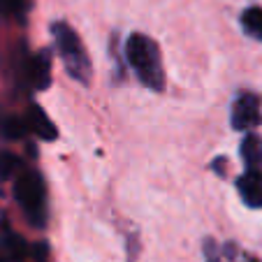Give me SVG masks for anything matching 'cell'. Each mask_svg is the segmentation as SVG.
<instances>
[{
  "label": "cell",
  "mask_w": 262,
  "mask_h": 262,
  "mask_svg": "<svg viewBox=\"0 0 262 262\" xmlns=\"http://www.w3.org/2000/svg\"><path fill=\"white\" fill-rule=\"evenodd\" d=\"M125 60L135 70L137 79L142 81L146 89L160 91L165 89V70L163 58H160V47L154 37H148L144 33H133L125 42Z\"/></svg>",
  "instance_id": "6da1fadb"
},
{
  "label": "cell",
  "mask_w": 262,
  "mask_h": 262,
  "mask_svg": "<svg viewBox=\"0 0 262 262\" xmlns=\"http://www.w3.org/2000/svg\"><path fill=\"white\" fill-rule=\"evenodd\" d=\"M51 33H54L56 49H58L60 60H63L68 74L74 81H79V84H91L93 65H91L86 47H84V42H81V37L77 35V30L70 28L65 21H56V24L51 26Z\"/></svg>",
  "instance_id": "7a4b0ae2"
},
{
  "label": "cell",
  "mask_w": 262,
  "mask_h": 262,
  "mask_svg": "<svg viewBox=\"0 0 262 262\" xmlns=\"http://www.w3.org/2000/svg\"><path fill=\"white\" fill-rule=\"evenodd\" d=\"M14 198L21 204L30 225L42 228L47 221V186H45L42 174L35 172V169L19 174L16 186H14Z\"/></svg>",
  "instance_id": "3957f363"
},
{
  "label": "cell",
  "mask_w": 262,
  "mask_h": 262,
  "mask_svg": "<svg viewBox=\"0 0 262 262\" xmlns=\"http://www.w3.org/2000/svg\"><path fill=\"white\" fill-rule=\"evenodd\" d=\"M230 123L239 133H248L255 130L262 123V100L257 93L244 91L237 95V100L232 102V112H230Z\"/></svg>",
  "instance_id": "277c9868"
},
{
  "label": "cell",
  "mask_w": 262,
  "mask_h": 262,
  "mask_svg": "<svg viewBox=\"0 0 262 262\" xmlns=\"http://www.w3.org/2000/svg\"><path fill=\"white\" fill-rule=\"evenodd\" d=\"M26 77H28L30 86L37 91L47 89L51 84V56L49 51H37L30 56L28 65H26Z\"/></svg>",
  "instance_id": "5b68a950"
},
{
  "label": "cell",
  "mask_w": 262,
  "mask_h": 262,
  "mask_svg": "<svg viewBox=\"0 0 262 262\" xmlns=\"http://www.w3.org/2000/svg\"><path fill=\"white\" fill-rule=\"evenodd\" d=\"M26 125L33 135H37L45 142H54L58 137V130H56L54 121L47 116V112L40 107V104H30L28 114H26Z\"/></svg>",
  "instance_id": "8992f818"
},
{
  "label": "cell",
  "mask_w": 262,
  "mask_h": 262,
  "mask_svg": "<svg viewBox=\"0 0 262 262\" xmlns=\"http://www.w3.org/2000/svg\"><path fill=\"white\" fill-rule=\"evenodd\" d=\"M237 190L251 209H262V174L246 172L237 181Z\"/></svg>",
  "instance_id": "52a82bcc"
},
{
  "label": "cell",
  "mask_w": 262,
  "mask_h": 262,
  "mask_svg": "<svg viewBox=\"0 0 262 262\" xmlns=\"http://www.w3.org/2000/svg\"><path fill=\"white\" fill-rule=\"evenodd\" d=\"M239 154H242V158H244V163H246L248 172L262 174V137L248 133L246 137L242 139Z\"/></svg>",
  "instance_id": "ba28073f"
},
{
  "label": "cell",
  "mask_w": 262,
  "mask_h": 262,
  "mask_svg": "<svg viewBox=\"0 0 262 262\" xmlns=\"http://www.w3.org/2000/svg\"><path fill=\"white\" fill-rule=\"evenodd\" d=\"M0 251L5 255V260L10 262H24L26 253H28V246L26 242L14 232H5L3 234V244H0Z\"/></svg>",
  "instance_id": "9c48e42d"
},
{
  "label": "cell",
  "mask_w": 262,
  "mask_h": 262,
  "mask_svg": "<svg viewBox=\"0 0 262 262\" xmlns=\"http://www.w3.org/2000/svg\"><path fill=\"white\" fill-rule=\"evenodd\" d=\"M242 28L253 40L262 42V7H246L242 12Z\"/></svg>",
  "instance_id": "30bf717a"
},
{
  "label": "cell",
  "mask_w": 262,
  "mask_h": 262,
  "mask_svg": "<svg viewBox=\"0 0 262 262\" xmlns=\"http://www.w3.org/2000/svg\"><path fill=\"white\" fill-rule=\"evenodd\" d=\"M26 130H28L26 119H19V116H5V119L0 121V135L5 139H12V142L24 137Z\"/></svg>",
  "instance_id": "8fae6325"
},
{
  "label": "cell",
  "mask_w": 262,
  "mask_h": 262,
  "mask_svg": "<svg viewBox=\"0 0 262 262\" xmlns=\"http://www.w3.org/2000/svg\"><path fill=\"white\" fill-rule=\"evenodd\" d=\"M33 0H0V14L10 19H21L30 10Z\"/></svg>",
  "instance_id": "7c38bea8"
},
{
  "label": "cell",
  "mask_w": 262,
  "mask_h": 262,
  "mask_svg": "<svg viewBox=\"0 0 262 262\" xmlns=\"http://www.w3.org/2000/svg\"><path fill=\"white\" fill-rule=\"evenodd\" d=\"M21 167V160L10 151H0V179H12Z\"/></svg>",
  "instance_id": "4fadbf2b"
},
{
  "label": "cell",
  "mask_w": 262,
  "mask_h": 262,
  "mask_svg": "<svg viewBox=\"0 0 262 262\" xmlns=\"http://www.w3.org/2000/svg\"><path fill=\"white\" fill-rule=\"evenodd\" d=\"M35 257H37L40 262H45V260H47V246H45V244H40V246L35 248Z\"/></svg>",
  "instance_id": "5bb4252c"
},
{
  "label": "cell",
  "mask_w": 262,
  "mask_h": 262,
  "mask_svg": "<svg viewBox=\"0 0 262 262\" xmlns=\"http://www.w3.org/2000/svg\"><path fill=\"white\" fill-rule=\"evenodd\" d=\"M0 262H5V255H3V251H0Z\"/></svg>",
  "instance_id": "9a60e30c"
}]
</instances>
